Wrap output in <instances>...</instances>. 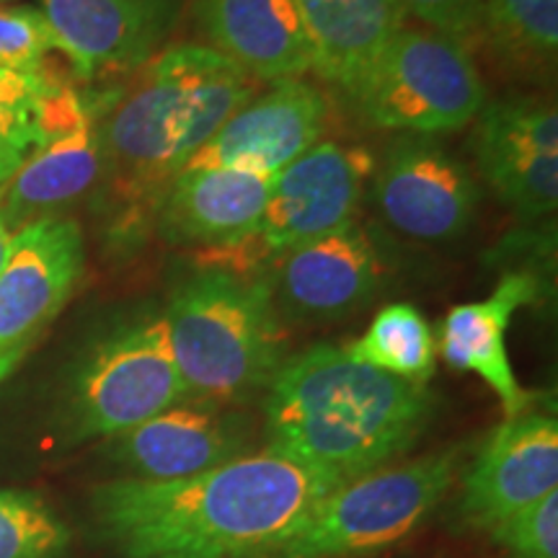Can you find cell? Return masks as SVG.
Instances as JSON below:
<instances>
[{"label": "cell", "instance_id": "d6986e66", "mask_svg": "<svg viewBox=\"0 0 558 558\" xmlns=\"http://www.w3.org/2000/svg\"><path fill=\"white\" fill-rule=\"evenodd\" d=\"M538 298V279L509 271L486 300L456 305L439 329V354L460 373H473L497 393L507 416L530 409L507 352V331L514 313Z\"/></svg>", "mask_w": 558, "mask_h": 558}, {"label": "cell", "instance_id": "4dcf8cb0", "mask_svg": "<svg viewBox=\"0 0 558 558\" xmlns=\"http://www.w3.org/2000/svg\"><path fill=\"white\" fill-rule=\"evenodd\" d=\"M0 3H9V0H0Z\"/></svg>", "mask_w": 558, "mask_h": 558}, {"label": "cell", "instance_id": "cb8c5ba5", "mask_svg": "<svg viewBox=\"0 0 558 558\" xmlns=\"http://www.w3.org/2000/svg\"><path fill=\"white\" fill-rule=\"evenodd\" d=\"M0 558H78L73 530L50 501L0 486Z\"/></svg>", "mask_w": 558, "mask_h": 558}, {"label": "cell", "instance_id": "7c38bea8", "mask_svg": "<svg viewBox=\"0 0 558 558\" xmlns=\"http://www.w3.org/2000/svg\"><path fill=\"white\" fill-rule=\"evenodd\" d=\"M329 104L303 81H277L254 96L194 153L186 169H239L275 177L316 148Z\"/></svg>", "mask_w": 558, "mask_h": 558}, {"label": "cell", "instance_id": "52a82bcc", "mask_svg": "<svg viewBox=\"0 0 558 558\" xmlns=\"http://www.w3.org/2000/svg\"><path fill=\"white\" fill-rule=\"evenodd\" d=\"M349 96L367 124L414 135L465 128L486 104L484 81L463 41L416 29L396 34Z\"/></svg>", "mask_w": 558, "mask_h": 558}, {"label": "cell", "instance_id": "5b68a950", "mask_svg": "<svg viewBox=\"0 0 558 558\" xmlns=\"http://www.w3.org/2000/svg\"><path fill=\"white\" fill-rule=\"evenodd\" d=\"M465 469L463 445L347 481L264 558H369L399 546L448 499Z\"/></svg>", "mask_w": 558, "mask_h": 558}, {"label": "cell", "instance_id": "4316f807", "mask_svg": "<svg viewBox=\"0 0 558 558\" xmlns=\"http://www.w3.org/2000/svg\"><path fill=\"white\" fill-rule=\"evenodd\" d=\"M505 558H558V492L488 533Z\"/></svg>", "mask_w": 558, "mask_h": 558}, {"label": "cell", "instance_id": "d4e9b609", "mask_svg": "<svg viewBox=\"0 0 558 558\" xmlns=\"http://www.w3.org/2000/svg\"><path fill=\"white\" fill-rule=\"evenodd\" d=\"M54 81L47 68L37 73L0 68V186L41 145V101Z\"/></svg>", "mask_w": 558, "mask_h": 558}, {"label": "cell", "instance_id": "f1b7e54d", "mask_svg": "<svg viewBox=\"0 0 558 558\" xmlns=\"http://www.w3.org/2000/svg\"><path fill=\"white\" fill-rule=\"evenodd\" d=\"M13 233H16V230L11 228V222L5 220V215H3V213H0V269H3L5 256H9V248H11Z\"/></svg>", "mask_w": 558, "mask_h": 558}, {"label": "cell", "instance_id": "ffe728a7", "mask_svg": "<svg viewBox=\"0 0 558 558\" xmlns=\"http://www.w3.org/2000/svg\"><path fill=\"white\" fill-rule=\"evenodd\" d=\"M99 114L101 111L94 107L75 128L47 137L0 186V213L13 230L47 218V213L94 190L104 169Z\"/></svg>", "mask_w": 558, "mask_h": 558}, {"label": "cell", "instance_id": "ac0fdd59", "mask_svg": "<svg viewBox=\"0 0 558 558\" xmlns=\"http://www.w3.org/2000/svg\"><path fill=\"white\" fill-rule=\"evenodd\" d=\"M275 177L239 169H184L158 205L160 233L177 246L218 248L241 241L259 222Z\"/></svg>", "mask_w": 558, "mask_h": 558}, {"label": "cell", "instance_id": "6da1fadb", "mask_svg": "<svg viewBox=\"0 0 558 558\" xmlns=\"http://www.w3.org/2000/svg\"><path fill=\"white\" fill-rule=\"evenodd\" d=\"M337 486L262 448L190 478L104 481L88 514L117 558H264Z\"/></svg>", "mask_w": 558, "mask_h": 558}, {"label": "cell", "instance_id": "e0dca14e", "mask_svg": "<svg viewBox=\"0 0 558 558\" xmlns=\"http://www.w3.org/2000/svg\"><path fill=\"white\" fill-rule=\"evenodd\" d=\"M194 16L209 50L256 81H300L313 70L295 0H194Z\"/></svg>", "mask_w": 558, "mask_h": 558}, {"label": "cell", "instance_id": "7a4b0ae2", "mask_svg": "<svg viewBox=\"0 0 558 558\" xmlns=\"http://www.w3.org/2000/svg\"><path fill=\"white\" fill-rule=\"evenodd\" d=\"M99 114L111 239H137L202 145L259 94L262 81L207 45L166 47Z\"/></svg>", "mask_w": 558, "mask_h": 558}, {"label": "cell", "instance_id": "44dd1931", "mask_svg": "<svg viewBox=\"0 0 558 558\" xmlns=\"http://www.w3.org/2000/svg\"><path fill=\"white\" fill-rule=\"evenodd\" d=\"M311 41L313 73L347 94L403 29L401 0H295Z\"/></svg>", "mask_w": 558, "mask_h": 558}, {"label": "cell", "instance_id": "5bb4252c", "mask_svg": "<svg viewBox=\"0 0 558 558\" xmlns=\"http://www.w3.org/2000/svg\"><path fill=\"white\" fill-rule=\"evenodd\" d=\"M476 158L481 177L520 218H546L558 205V117L525 101L481 111Z\"/></svg>", "mask_w": 558, "mask_h": 558}, {"label": "cell", "instance_id": "484cf974", "mask_svg": "<svg viewBox=\"0 0 558 558\" xmlns=\"http://www.w3.org/2000/svg\"><path fill=\"white\" fill-rule=\"evenodd\" d=\"M62 52L50 21L32 5H0V68L37 73Z\"/></svg>", "mask_w": 558, "mask_h": 558}, {"label": "cell", "instance_id": "7402d4cb", "mask_svg": "<svg viewBox=\"0 0 558 558\" xmlns=\"http://www.w3.org/2000/svg\"><path fill=\"white\" fill-rule=\"evenodd\" d=\"M476 34L505 65L548 70L558 52V0H486Z\"/></svg>", "mask_w": 558, "mask_h": 558}, {"label": "cell", "instance_id": "8992f818", "mask_svg": "<svg viewBox=\"0 0 558 558\" xmlns=\"http://www.w3.org/2000/svg\"><path fill=\"white\" fill-rule=\"evenodd\" d=\"M186 399L163 313H140L101 333L75 362L62 409L68 439L117 437Z\"/></svg>", "mask_w": 558, "mask_h": 558}, {"label": "cell", "instance_id": "9c48e42d", "mask_svg": "<svg viewBox=\"0 0 558 558\" xmlns=\"http://www.w3.org/2000/svg\"><path fill=\"white\" fill-rule=\"evenodd\" d=\"M456 520L488 535L558 492V422L546 411L507 416L458 478Z\"/></svg>", "mask_w": 558, "mask_h": 558}, {"label": "cell", "instance_id": "3957f363", "mask_svg": "<svg viewBox=\"0 0 558 558\" xmlns=\"http://www.w3.org/2000/svg\"><path fill=\"white\" fill-rule=\"evenodd\" d=\"M262 403L264 450L339 484L399 463L435 411L427 386L362 365L333 344L284 360Z\"/></svg>", "mask_w": 558, "mask_h": 558}, {"label": "cell", "instance_id": "f546056e", "mask_svg": "<svg viewBox=\"0 0 558 558\" xmlns=\"http://www.w3.org/2000/svg\"><path fill=\"white\" fill-rule=\"evenodd\" d=\"M24 357H26V349H19V352L0 354V383L9 378V375L19 367V362L24 360Z\"/></svg>", "mask_w": 558, "mask_h": 558}, {"label": "cell", "instance_id": "83f0119b", "mask_svg": "<svg viewBox=\"0 0 558 558\" xmlns=\"http://www.w3.org/2000/svg\"><path fill=\"white\" fill-rule=\"evenodd\" d=\"M407 13H414L432 32L448 34L465 45V37L476 34L481 13L486 9V0H401Z\"/></svg>", "mask_w": 558, "mask_h": 558}, {"label": "cell", "instance_id": "603a6c76", "mask_svg": "<svg viewBox=\"0 0 558 558\" xmlns=\"http://www.w3.org/2000/svg\"><path fill=\"white\" fill-rule=\"evenodd\" d=\"M347 352L362 365L427 386L435 373L437 344L422 313L411 305H388L373 318L367 331L347 347Z\"/></svg>", "mask_w": 558, "mask_h": 558}, {"label": "cell", "instance_id": "8fae6325", "mask_svg": "<svg viewBox=\"0 0 558 558\" xmlns=\"http://www.w3.org/2000/svg\"><path fill=\"white\" fill-rule=\"evenodd\" d=\"M86 269L81 226L52 215L21 226L0 269V354L34 344Z\"/></svg>", "mask_w": 558, "mask_h": 558}, {"label": "cell", "instance_id": "277c9868", "mask_svg": "<svg viewBox=\"0 0 558 558\" xmlns=\"http://www.w3.org/2000/svg\"><path fill=\"white\" fill-rule=\"evenodd\" d=\"M163 324L190 399L241 409L288 360L269 277L199 267L173 290Z\"/></svg>", "mask_w": 558, "mask_h": 558}, {"label": "cell", "instance_id": "4fadbf2b", "mask_svg": "<svg viewBox=\"0 0 558 558\" xmlns=\"http://www.w3.org/2000/svg\"><path fill=\"white\" fill-rule=\"evenodd\" d=\"M271 275L279 311L295 320H331L349 316L378 292L383 256L373 235L352 220L288 251Z\"/></svg>", "mask_w": 558, "mask_h": 558}, {"label": "cell", "instance_id": "ba28073f", "mask_svg": "<svg viewBox=\"0 0 558 558\" xmlns=\"http://www.w3.org/2000/svg\"><path fill=\"white\" fill-rule=\"evenodd\" d=\"M369 156L339 143H318L275 177L259 222L241 241L202 251V269L259 277L292 248L354 220Z\"/></svg>", "mask_w": 558, "mask_h": 558}, {"label": "cell", "instance_id": "2e32d148", "mask_svg": "<svg viewBox=\"0 0 558 558\" xmlns=\"http://www.w3.org/2000/svg\"><path fill=\"white\" fill-rule=\"evenodd\" d=\"M181 0H41V13L81 78L148 62L179 16Z\"/></svg>", "mask_w": 558, "mask_h": 558}, {"label": "cell", "instance_id": "30bf717a", "mask_svg": "<svg viewBox=\"0 0 558 558\" xmlns=\"http://www.w3.org/2000/svg\"><path fill=\"white\" fill-rule=\"evenodd\" d=\"M256 429L239 407L186 399L107 439L120 478L179 481L256 452Z\"/></svg>", "mask_w": 558, "mask_h": 558}, {"label": "cell", "instance_id": "9a60e30c", "mask_svg": "<svg viewBox=\"0 0 558 558\" xmlns=\"http://www.w3.org/2000/svg\"><path fill=\"white\" fill-rule=\"evenodd\" d=\"M390 226L418 241H450L471 226L478 186L450 153L424 137L401 140L375 181Z\"/></svg>", "mask_w": 558, "mask_h": 558}]
</instances>
